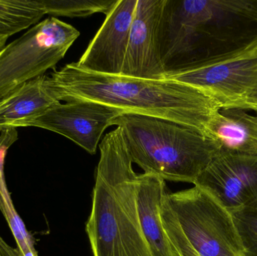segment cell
<instances>
[{"label":"cell","mask_w":257,"mask_h":256,"mask_svg":"<svg viewBox=\"0 0 257 256\" xmlns=\"http://www.w3.org/2000/svg\"><path fill=\"white\" fill-rule=\"evenodd\" d=\"M230 213L244 256H257V199Z\"/></svg>","instance_id":"17"},{"label":"cell","mask_w":257,"mask_h":256,"mask_svg":"<svg viewBox=\"0 0 257 256\" xmlns=\"http://www.w3.org/2000/svg\"><path fill=\"white\" fill-rule=\"evenodd\" d=\"M79 36L70 24L49 17L6 45L0 51V100L54 69Z\"/></svg>","instance_id":"5"},{"label":"cell","mask_w":257,"mask_h":256,"mask_svg":"<svg viewBox=\"0 0 257 256\" xmlns=\"http://www.w3.org/2000/svg\"><path fill=\"white\" fill-rule=\"evenodd\" d=\"M161 219L163 228L167 234L168 239L172 243L181 256H199L192 247L187 239L181 231L173 213L163 199L161 206Z\"/></svg>","instance_id":"18"},{"label":"cell","mask_w":257,"mask_h":256,"mask_svg":"<svg viewBox=\"0 0 257 256\" xmlns=\"http://www.w3.org/2000/svg\"><path fill=\"white\" fill-rule=\"evenodd\" d=\"M112 126L121 129L133 163L165 181L193 184L220 150L197 129L168 119L123 113Z\"/></svg>","instance_id":"4"},{"label":"cell","mask_w":257,"mask_h":256,"mask_svg":"<svg viewBox=\"0 0 257 256\" xmlns=\"http://www.w3.org/2000/svg\"><path fill=\"white\" fill-rule=\"evenodd\" d=\"M256 115H257V114H256Z\"/></svg>","instance_id":"23"},{"label":"cell","mask_w":257,"mask_h":256,"mask_svg":"<svg viewBox=\"0 0 257 256\" xmlns=\"http://www.w3.org/2000/svg\"><path fill=\"white\" fill-rule=\"evenodd\" d=\"M208 136L222 151L257 153V115L239 108L221 109L208 126Z\"/></svg>","instance_id":"14"},{"label":"cell","mask_w":257,"mask_h":256,"mask_svg":"<svg viewBox=\"0 0 257 256\" xmlns=\"http://www.w3.org/2000/svg\"><path fill=\"white\" fill-rule=\"evenodd\" d=\"M229 212L257 199V153L220 150L194 182Z\"/></svg>","instance_id":"9"},{"label":"cell","mask_w":257,"mask_h":256,"mask_svg":"<svg viewBox=\"0 0 257 256\" xmlns=\"http://www.w3.org/2000/svg\"><path fill=\"white\" fill-rule=\"evenodd\" d=\"M0 256H24L18 248L9 246L0 236Z\"/></svg>","instance_id":"20"},{"label":"cell","mask_w":257,"mask_h":256,"mask_svg":"<svg viewBox=\"0 0 257 256\" xmlns=\"http://www.w3.org/2000/svg\"><path fill=\"white\" fill-rule=\"evenodd\" d=\"M45 15L40 0H0V35L9 39L36 25Z\"/></svg>","instance_id":"15"},{"label":"cell","mask_w":257,"mask_h":256,"mask_svg":"<svg viewBox=\"0 0 257 256\" xmlns=\"http://www.w3.org/2000/svg\"><path fill=\"white\" fill-rule=\"evenodd\" d=\"M169 243H170L171 248H172V256H181L180 255V254L178 253V251H177V249H175V246H174L173 245H172V243H171L170 241H169Z\"/></svg>","instance_id":"22"},{"label":"cell","mask_w":257,"mask_h":256,"mask_svg":"<svg viewBox=\"0 0 257 256\" xmlns=\"http://www.w3.org/2000/svg\"><path fill=\"white\" fill-rule=\"evenodd\" d=\"M138 0H117L77 66L84 70L121 75Z\"/></svg>","instance_id":"10"},{"label":"cell","mask_w":257,"mask_h":256,"mask_svg":"<svg viewBox=\"0 0 257 256\" xmlns=\"http://www.w3.org/2000/svg\"><path fill=\"white\" fill-rule=\"evenodd\" d=\"M164 199L198 255L244 256L232 214L208 192L194 186Z\"/></svg>","instance_id":"6"},{"label":"cell","mask_w":257,"mask_h":256,"mask_svg":"<svg viewBox=\"0 0 257 256\" xmlns=\"http://www.w3.org/2000/svg\"><path fill=\"white\" fill-rule=\"evenodd\" d=\"M92 207L86 232L93 256H154L144 235L136 204V177L121 129L99 144Z\"/></svg>","instance_id":"3"},{"label":"cell","mask_w":257,"mask_h":256,"mask_svg":"<svg viewBox=\"0 0 257 256\" xmlns=\"http://www.w3.org/2000/svg\"><path fill=\"white\" fill-rule=\"evenodd\" d=\"M8 39H9V38L0 35V51H1L2 49H3L4 47L6 46Z\"/></svg>","instance_id":"21"},{"label":"cell","mask_w":257,"mask_h":256,"mask_svg":"<svg viewBox=\"0 0 257 256\" xmlns=\"http://www.w3.org/2000/svg\"><path fill=\"white\" fill-rule=\"evenodd\" d=\"M123 111L93 101H70L56 104L29 124L69 138L93 155L107 128Z\"/></svg>","instance_id":"8"},{"label":"cell","mask_w":257,"mask_h":256,"mask_svg":"<svg viewBox=\"0 0 257 256\" xmlns=\"http://www.w3.org/2000/svg\"><path fill=\"white\" fill-rule=\"evenodd\" d=\"M117 0H40L46 15L69 18L87 17L96 13L105 15Z\"/></svg>","instance_id":"16"},{"label":"cell","mask_w":257,"mask_h":256,"mask_svg":"<svg viewBox=\"0 0 257 256\" xmlns=\"http://www.w3.org/2000/svg\"><path fill=\"white\" fill-rule=\"evenodd\" d=\"M18 140V129L0 128V190L7 189L5 177V162L8 150Z\"/></svg>","instance_id":"19"},{"label":"cell","mask_w":257,"mask_h":256,"mask_svg":"<svg viewBox=\"0 0 257 256\" xmlns=\"http://www.w3.org/2000/svg\"><path fill=\"white\" fill-rule=\"evenodd\" d=\"M166 187V181L154 174L143 173L136 177L138 214L144 235L154 256H172L160 214Z\"/></svg>","instance_id":"12"},{"label":"cell","mask_w":257,"mask_h":256,"mask_svg":"<svg viewBox=\"0 0 257 256\" xmlns=\"http://www.w3.org/2000/svg\"><path fill=\"white\" fill-rule=\"evenodd\" d=\"M45 85L60 102L93 101L124 113L178 122L208 137L211 122L220 113L218 104L201 90L178 81L109 75L66 64L46 75Z\"/></svg>","instance_id":"2"},{"label":"cell","mask_w":257,"mask_h":256,"mask_svg":"<svg viewBox=\"0 0 257 256\" xmlns=\"http://www.w3.org/2000/svg\"><path fill=\"white\" fill-rule=\"evenodd\" d=\"M159 43L166 74L256 52L257 0H165Z\"/></svg>","instance_id":"1"},{"label":"cell","mask_w":257,"mask_h":256,"mask_svg":"<svg viewBox=\"0 0 257 256\" xmlns=\"http://www.w3.org/2000/svg\"><path fill=\"white\" fill-rule=\"evenodd\" d=\"M165 78L201 90L221 109L239 108L257 114V51L230 61L171 71Z\"/></svg>","instance_id":"7"},{"label":"cell","mask_w":257,"mask_h":256,"mask_svg":"<svg viewBox=\"0 0 257 256\" xmlns=\"http://www.w3.org/2000/svg\"><path fill=\"white\" fill-rule=\"evenodd\" d=\"M165 0H138L121 75L163 79L159 30Z\"/></svg>","instance_id":"11"},{"label":"cell","mask_w":257,"mask_h":256,"mask_svg":"<svg viewBox=\"0 0 257 256\" xmlns=\"http://www.w3.org/2000/svg\"><path fill=\"white\" fill-rule=\"evenodd\" d=\"M45 79V75L24 83L0 100V128L28 127L60 102L47 89Z\"/></svg>","instance_id":"13"}]
</instances>
